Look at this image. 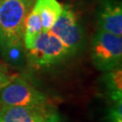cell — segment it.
<instances>
[{
	"label": "cell",
	"instance_id": "1",
	"mask_svg": "<svg viewBox=\"0 0 122 122\" xmlns=\"http://www.w3.org/2000/svg\"><path fill=\"white\" fill-rule=\"evenodd\" d=\"M30 0H3L0 5V45L5 52L21 48Z\"/></svg>",
	"mask_w": 122,
	"mask_h": 122
},
{
	"label": "cell",
	"instance_id": "2",
	"mask_svg": "<svg viewBox=\"0 0 122 122\" xmlns=\"http://www.w3.org/2000/svg\"><path fill=\"white\" fill-rule=\"evenodd\" d=\"M92 59L97 69L103 71L121 66L122 36L98 28L92 39Z\"/></svg>",
	"mask_w": 122,
	"mask_h": 122
},
{
	"label": "cell",
	"instance_id": "3",
	"mask_svg": "<svg viewBox=\"0 0 122 122\" xmlns=\"http://www.w3.org/2000/svg\"><path fill=\"white\" fill-rule=\"evenodd\" d=\"M0 103L4 106H19L46 112L47 98L34 86L16 76L0 90Z\"/></svg>",
	"mask_w": 122,
	"mask_h": 122
},
{
	"label": "cell",
	"instance_id": "4",
	"mask_svg": "<svg viewBox=\"0 0 122 122\" xmlns=\"http://www.w3.org/2000/svg\"><path fill=\"white\" fill-rule=\"evenodd\" d=\"M69 55L65 46L51 32H42L33 47L28 50V59L35 68H44L59 63Z\"/></svg>",
	"mask_w": 122,
	"mask_h": 122
},
{
	"label": "cell",
	"instance_id": "5",
	"mask_svg": "<svg viewBox=\"0 0 122 122\" xmlns=\"http://www.w3.org/2000/svg\"><path fill=\"white\" fill-rule=\"evenodd\" d=\"M49 32L61 41L68 50L70 55L75 53L81 46L83 39L82 29L75 13L68 6L62 8L61 14Z\"/></svg>",
	"mask_w": 122,
	"mask_h": 122
},
{
	"label": "cell",
	"instance_id": "6",
	"mask_svg": "<svg viewBox=\"0 0 122 122\" xmlns=\"http://www.w3.org/2000/svg\"><path fill=\"white\" fill-rule=\"evenodd\" d=\"M99 29L122 36V6L117 0H104L98 11Z\"/></svg>",
	"mask_w": 122,
	"mask_h": 122
},
{
	"label": "cell",
	"instance_id": "7",
	"mask_svg": "<svg viewBox=\"0 0 122 122\" xmlns=\"http://www.w3.org/2000/svg\"><path fill=\"white\" fill-rule=\"evenodd\" d=\"M47 113L39 109L4 106L0 109V122H44Z\"/></svg>",
	"mask_w": 122,
	"mask_h": 122
},
{
	"label": "cell",
	"instance_id": "8",
	"mask_svg": "<svg viewBox=\"0 0 122 122\" xmlns=\"http://www.w3.org/2000/svg\"><path fill=\"white\" fill-rule=\"evenodd\" d=\"M34 8L40 15L43 32H49L62 12V5L57 0H36Z\"/></svg>",
	"mask_w": 122,
	"mask_h": 122
},
{
	"label": "cell",
	"instance_id": "9",
	"mask_svg": "<svg viewBox=\"0 0 122 122\" xmlns=\"http://www.w3.org/2000/svg\"><path fill=\"white\" fill-rule=\"evenodd\" d=\"M43 32L42 21L38 11L33 7L29 13L27 14L24 25V35L23 43L26 50L33 47L35 40Z\"/></svg>",
	"mask_w": 122,
	"mask_h": 122
},
{
	"label": "cell",
	"instance_id": "10",
	"mask_svg": "<svg viewBox=\"0 0 122 122\" xmlns=\"http://www.w3.org/2000/svg\"><path fill=\"white\" fill-rule=\"evenodd\" d=\"M104 83L110 100L112 101H118L122 100L121 66L107 71L104 76Z\"/></svg>",
	"mask_w": 122,
	"mask_h": 122
},
{
	"label": "cell",
	"instance_id": "11",
	"mask_svg": "<svg viewBox=\"0 0 122 122\" xmlns=\"http://www.w3.org/2000/svg\"><path fill=\"white\" fill-rule=\"evenodd\" d=\"M108 122H122V100L113 101L108 113Z\"/></svg>",
	"mask_w": 122,
	"mask_h": 122
},
{
	"label": "cell",
	"instance_id": "12",
	"mask_svg": "<svg viewBox=\"0 0 122 122\" xmlns=\"http://www.w3.org/2000/svg\"><path fill=\"white\" fill-rule=\"evenodd\" d=\"M15 77V75H12L4 65L0 63V90L10 82Z\"/></svg>",
	"mask_w": 122,
	"mask_h": 122
},
{
	"label": "cell",
	"instance_id": "13",
	"mask_svg": "<svg viewBox=\"0 0 122 122\" xmlns=\"http://www.w3.org/2000/svg\"><path fill=\"white\" fill-rule=\"evenodd\" d=\"M44 122H61V119L57 114H47Z\"/></svg>",
	"mask_w": 122,
	"mask_h": 122
},
{
	"label": "cell",
	"instance_id": "14",
	"mask_svg": "<svg viewBox=\"0 0 122 122\" xmlns=\"http://www.w3.org/2000/svg\"><path fill=\"white\" fill-rule=\"evenodd\" d=\"M2 1H3V0H0V5H1V3H2Z\"/></svg>",
	"mask_w": 122,
	"mask_h": 122
}]
</instances>
